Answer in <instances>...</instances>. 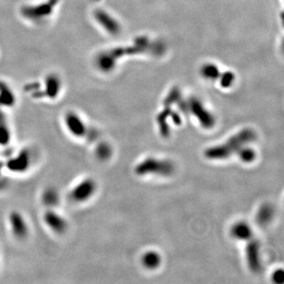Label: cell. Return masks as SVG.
Segmentation results:
<instances>
[{
  "mask_svg": "<svg viewBox=\"0 0 284 284\" xmlns=\"http://www.w3.org/2000/svg\"><path fill=\"white\" fill-rule=\"evenodd\" d=\"M255 138L256 134L253 130L244 129L235 136L231 137L223 144L207 148L204 152V156L206 158L214 161L224 160L234 153H238L245 144L255 140Z\"/></svg>",
  "mask_w": 284,
  "mask_h": 284,
  "instance_id": "1",
  "label": "cell"
},
{
  "mask_svg": "<svg viewBox=\"0 0 284 284\" xmlns=\"http://www.w3.org/2000/svg\"><path fill=\"white\" fill-rule=\"evenodd\" d=\"M175 171V166L171 161L148 158L141 162L135 168L137 175H145L149 174L159 175H170Z\"/></svg>",
  "mask_w": 284,
  "mask_h": 284,
  "instance_id": "2",
  "label": "cell"
},
{
  "mask_svg": "<svg viewBox=\"0 0 284 284\" xmlns=\"http://www.w3.org/2000/svg\"><path fill=\"white\" fill-rule=\"evenodd\" d=\"M97 184L92 178H84L73 186L69 198L76 204H83L89 202L96 194Z\"/></svg>",
  "mask_w": 284,
  "mask_h": 284,
  "instance_id": "3",
  "label": "cell"
},
{
  "mask_svg": "<svg viewBox=\"0 0 284 284\" xmlns=\"http://www.w3.org/2000/svg\"><path fill=\"white\" fill-rule=\"evenodd\" d=\"M8 223L12 235L18 239H26L29 235V226L25 216L18 211L9 214Z\"/></svg>",
  "mask_w": 284,
  "mask_h": 284,
  "instance_id": "4",
  "label": "cell"
},
{
  "mask_svg": "<svg viewBox=\"0 0 284 284\" xmlns=\"http://www.w3.org/2000/svg\"><path fill=\"white\" fill-rule=\"evenodd\" d=\"M43 220L46 226L56 234H62L68 228V223L66 218L53 209L46 211Z\"/></svg>",
  "mask_w": 284,
  "mask_h": 284,
  "instance_id": "5",
  "label": "cell"
},
{
  "mask_svg": "<svg viewBox=\"0 0 284 284\" xmlns=\"http://www.w3.org/2000/svg\"><path fill=\"white\" fill-rule=\"evenodd\" d=\"M66 127L72 136L81 138L87 134V126L82 119L74 112H69L65 117Z\"/></svg>",
  "mask_w": 284,
  "mask_h": 284,
  "instance_id": "6",
  "label": "cell"
},
{
  "mask_svg": "<svg viewBox=\"0 0 284 284\" xmlns=\"http://www.w3.org/2000/svg\"><path fill=\"white\" fill-rule=\"evenodd\" d=\"M246 259L248 265L252 272L259 273L262 271V265L260 257V245L255 239L250 240L246 246Z\"/></svg>",
  "mask_w": 284,
  "mask_h": 284,
  "instance_id": "7",
  "label": "cell"
},
{
  "mask_svg": "<svg viewBox=\"0 0 284 284\" xmlns=\"http://www.w3.org/2000/svg\"><path fill=\"white\" fill-rule=\"evenodd\" d=\"M29 166V157L27 152L20 153L18 157L9 162V167L12 171L21 172L26 170Z\"/></svg>",
  "mask_w": 284,
  "mask_h": 284,
  "instance_id": "8",
  "label": "cell"
},
{
  "mask_svg": "<svg viewBox=\"0 0 284 284\" xmlns=\"http://www.w3.org/2000/svg\"><path fill=\"white\" fill-rule=\"evenodd\" d=\"M231 235L239 240H249L251 239L252 230L245 223H238L231 228Z\"/></svg>",
  "mask_w": 284,
  "mask_h": 284,
  "instance_id": "9",
  "label": "cell"
},
{
  "mask_svg": "<svg viewBox=\"0 0 284 284\" xmlns=\"http://www.w3.org/2000/svg\"><path fill=\"white\" fill-rule=\"evenodd\" d=\"M193 107V111L196 116H198V120L201 122L202 125L205 128H211L214 124V120L210 114L204 111L201 106L194 103Z\"/></svg>",
  "mask_w": 284,
  "mask_h": 284,
  "instance_id": "10",
  "label": "cell"
},
{
  "mask_svg": "<svg viewBox=\"0 0 284 284\" xmlns=\"http://www.w3.org/2000/svg\"><path fill=\"white\" fill-rule=\"evenodd\" d=\"M274 215V209L272 206L268 204H264L259 208L257 214V221L262 226L268 224L272 221Z\"/></svg>",
  "mask_w": 284,
  "mask_h": 284,
  "instance_id": "11",
  "label": "cell"
},
{
  "mask_svg": "<svg viewBox=\"0 0 284 284\" xmlns=\"http://www.w3.org/2000/svg\"><path fill=\"white\" fill-rule=\"evenodd\" d=\"M11 140V133L4 116L0 112V146H5Z\"/></svg>",
  "mask_w": 284,
  "mask_h": 284,
  "instance_id": "12",
  "label": "cell"
},
{
  "mask_svg": "<svg viewBox=\"0 0 284 284\" xmlns=\"http://www.w3.org/2000/svg\"><path fill=\"white\" fill-rule=\"evenodd\" d=\"M15 103V97L11 89L4 84L0 83V104L11 106Z\"/></svg>",
  "mask_w": 284,
  "mask_h": 284,
  "instance_id": "13",
  "label": "cell"
},
{
  "mask_svg": "<svg viewBox=\"0 0 284 284\" xmlns=\"http://www.w3.org/2000/svg\"><path fill=\"white\" fill-rule=\"evenodd\" d=\"M142 263L146 268L153 269L161 263V257L156 252H148L142 258Z\"/></svg>",
  "mask_w": 284,
  "mask_h": 284,
  "instance_id": "14",
  "label": "cell"
},
{
  "mask_svg": "<svg viewBox=\"0 0 284 284\" xmlns=\"http://www.w3.org/2000/svg\"><path fill=\"white\" fill-rule=\"evenodd\" d=\"M112 154L111 146L107 143H101L96 148V156L101 161H107Z\"/></svg>",
  "mask_w": 284,
  "mask_h": 284,
  "instance_id": "15",
  "label": "cell"
},
{
  "mask_svg": "<svg viewBox=\"0 0 284 284\" xmlns=\"http://www.w3.org/2000/svg\"><path fill=\"white\" fill-rule=\"evenodd\" d=\"M237 153L239 155V159L245 163L253 162L256 158L255 151L249 147H246V148L243 147Z\"/></svg>",
  "mask_w": 284,
  "mask_h": 284,
  "instance_id": "16",
  "label": "cell"
},
{
  "mask_svg": "<svg viewBox=\"0 0 284 284\" xmlns=\"http://www.w3.org/2000/svg\"><path fill=\"white\" fill-rule=\"evenodd\" d=\"M43 202L51 207L56 205L59 202L58 193L53 189H47L43 195Z\"/></svg>",
  "mask_w": 284,
  "mask_h": 284,
  "instance_id": "17",
  "label": "cell"
},
{
  "mask_svg": "<svg viewBox=\"0 0 284 284\" xmlns=\"http://www.w3.org/2000/svg\"><path fill=\"white\" fill-rule=\"evenodd\" d=\"M47 89L48 96L51 97H56L60 90V81L56 77H50L47 80Z\"/></svg>",
  "mask_w": 284,
  "mask_h": 284,
  "instance_id": "18",
  "label": "cell"
},
{
  "mask_svg": "<svg viewBox=\"0 0 284 284\" xmlns=\"http://www.w3.org/2000/svg\"><path fill=\"white\" fill-rule=\"evenodd\" d=\"M284 274L282 270L276 271L273 275V280L276 283H282L284 281Z\"/></svg>",
  "mask_w": 284,
  "mask_h": 284,
  "instance_id": "19",
  "label": "cell"
}]
</instances>
